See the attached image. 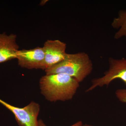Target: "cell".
Returning a JSON list of instances; mask_svg holds the SVG:
<instances>
[{
  "instance_id": "obj_6",
  "label": "cell",
  "mask_w": 126,
  "mask_h": 126,
  "mask_svg": "<svg viewBox=\"0 0 126 126\" xmlns=\"http://www.w3.org/2000/svg\"><path fill=\"white\" fill-rule=\"evenodd\" d=\"M18 64L28 69H43L45 53L43 47L19 50L16 53Z\"/></svg>"
},
{
  "instance_id": "obj_3",
  "label": "cell",
  "mask_w": 126,
  "mask_h": 126,
  "mask_svg": "<svg viewBox=\"0 0 126 126\" xmlns=\"http://www.w3.org/2000/svg\"><path fill=\"white\" fill-rule=\"evenodd\" d=\"M109 67L103 76L92 79L91 86L86 90V93L92 91L97 87L108 86L111 82L119 79L126 86V58L116 59L109 58Z\"/></svg>"
},
{
  "instance_id": "obj_1",
  "label": "cell",
  "mask_w": 126,
  "mask_h": 126,
  "mask_svg": "<svg viewBox=\"0 0 126 126\" xmlns=\"http://www.w3.org/2000/svg\"><path fill=\"white\" fill-rule=\"evenodd\" d=\"M41 94L49 101L71 100L79 87L76 79L64 74L46 75L39 81Z\"/></svg>"
},
{
  "instance_id": "obj_7",
  "label": "cell",
  "mask_w": 126,
  "mask_h": 126,
  "mask_svg": "<svg viewBox=\"0 0 126 126\" xmlns=\"http://www.w3.org/2000/svg\"><path fill=\"white\" fill-rule=\"evenodd\" d=\"M16 35L0 33V63L16 59L19 46L16 42Z\"/></svg>"
},
{
  "instance_id": "obj_4",
  "label": "cell",
  "mask_w": 126,
  "mask_h": 126,
  "mask_svg": "<svg viewBox=\"0 0 126 126\" xmlns=\"http://www.w3.org/2000/svg\"><path fill=\"white\" fill-rule=\"evenodd\" d=\"M0 103L10 110L15 116L19 126H38V117L40 111L38 103L32 101L23 108L10 105L0 99Z\"/></svg>"
},
{
  "instance_id": "obj_11",
  "label": "cell",
  "mask_w": 126,
  "mask_h": 126,
  "mask_svg": "<svg viewBox=\"0 0 126 126\" xmlns=\"http://www.w3.org/2000/svg\"><path fill=\"white\" fill-rule=\"evenodd\" d=\"M81 126H92V125H90V124H83Z\"/></svg>"
},
{
  "instance_id": "obj_10",
  "label": "cell",
  "mask_w": 126,
  "mask_h": 126,
  "mask_svg": "<svg viewBox=\"0 0 126 126\" xmlns=\"http://www.w3.org/2000/svg\"><path fill=\"white\" fill-rule=\"evenodd\" d=\"M83 124L82 122L81 121L75 123L74 124L71 125L70 126H81ZM38 126H47L46 124L44 123L42 119H39L38 120Z\"/></svg>"
},
{
  "instance_id": "obj_8",
  "label": "cell",
  "mask_w": 126,
  "mask_h": 126,
  "mask_svg": "<svg viewBox=\"0 0 126 126\" xmlns=\"http://www.w3.org/2000/svg\"><path fill=\"white\" fill-rule=\"evenodd\" d=\"M111 25L113 29H119L114 35V39L118 40L124 37L126 43V10H119L118 16L113 19Z\"/></svg>"
},
{
  "instance_id": "obj_9",
  "label": "cell",
  "mask_w": 126,
  "mask_h": 126,
  "mask_svg": "<svg viewBox=\"0 0 126 126\" xmlns=\"http://www.w3.org/2000/svg\"><path fill=\"white\" fill-rule=\"evenodd\" d=\"M115 94L120 102L126 103V88L118 89L116 91Z\"/></svg>"
},
{
  "instance_id": "obj_5",
  "label": "cell",
  "mask_w": 126,
  "mask_h": 126,
  "mask_svg": "<svg viewBox=\"0 0 126 126\" xmlns=\"http://www.w3.org/2000/svg\"><path fill=\"white\" fill-rule=\"evenodd\" d=\"M66 47V44L59 40L46 41L43 47L45 53L43 70L48 69L63 61L67 54Z\"/></svg>"
},
{
  "instance_id": "obj_2",
  "label": "cell",
  "mask_w": 126,
  "mask_h": 126,
  "mask_svg": "<svg viewBox=\"0 0 126 126\" xmlns=\"http://www.w3.org/2000/svg\"><path fill=\"white\" fill-rule=\"evenodd\" d=\"M93 64L89 55L86 52L67 53L60 63L45 70L46 74H64L76 79L80 83L90 75Z\"/></svg>"
}]
</instances>
